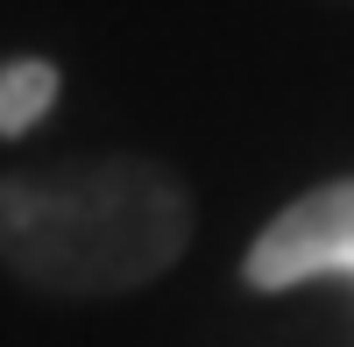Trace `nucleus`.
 I'll return each instance as SVG.
<instances>
[{"mask_svg": "<svg viewBox=\"0 0 354 347\" xmlns=\"http://www.w3.org/2000/svg\"><path fill=\"white\" fill-rule=\"evenodd\" d=\"M192 234V198L156 163H71L0 178V263L43 291H128L149 283Z\"/></svg>", "mask_w": 354, "mask_h": 347, "instance_id": "f257e3e1", "label": "nucleus"}, {"mask_svg": "<svg viewBox=\"0 0 354 347\" xmlns=\"http://www.w3.org/2000/svg\"><path fill=\"white\" fill-rule=\"evenodd\" d=\"M312 276H354V178H333L305 198H290L248 248L255 291H290Z\"/></svg>", "mask_w": 354, "mask_h": 347, "instance_id": "f03ea898", "label": "nucleus"}, {"mask_svg": "<svg viewBox=\"0 0 354 347\" xmlns=\"http://www.w3.org/2000/svg\"><path fill=\"white\" fill-rule=\"evenodd\" d=\"M50 100H57V64H43V57H15V64H0V135L36 128Z\"/></svg>", "mask_w": 354, "mask_h": 347, "instance_id": "7ed1b4c3", "label": "nucleus"}]
</instances>
